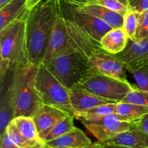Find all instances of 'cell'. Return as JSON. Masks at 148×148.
Segmentation results:
<instances>
[{
	"label": "cell",
	"instance_id": "f1b7e54d",
	"mask_svg": "<svg viewBox=\"0 0 148 148\" xmlns=\"http://www.w3.org/2000/svg\"><path fill=\"white\" fill-rule=\"evenodd\" d=\"M96 4L103 6L122 15H124L129 10V7L124 5L119 0H97Z\"/></svg>",
	"mask_w": 148,
	"mask_h": 148
},
{
	"label": "cell",
	"instance_id": "e0dca14e",
	"mask_svg": "<svg viewBox=\"0 0 148 148\" xmlns=\"http://www.w3.org/2000/svg\"><path fill=\"white\" fill-rule=\"evenodd\" d=\"M30 10L27 0H12L0 9V30L19 19L27 20Z\"/></svg>",
	"mask_w": 148,
	"mask_h": 148
},
{
	"label": "cell",
	"instance_id": "83f0119b",
	"mask_svg": "<svg viewBox=\"0 0 148 148\" xmlns=\"http://www.w3.org/2000/svg\"><path fill=\"white\" fill-rule=\"evenodd\" d=\"M148 40V10L140 13L135 40Z\"/></svg>",
	"mask_w": 148,
	"mask_h": 148
},
{
	"label": "cell",
	"instance_id": "8992f818",
	"mask_svg": "<svg viewBox=\"0 0 148 148\" xmlns=\"http://www.w3.org/2000/svg\"><path fill=\"white\" fill-rule=\"evenodd\" d=\"M35 86L43 104L59 108L75 118V113L69 98V89L42 63L36 67Z\"/></svg>",
	"mask_w": 148,
	"mask_h": 148
},
{
	"label": "cell",
	"instance_id": "d6986e66",
	"mask_svg": "<svg viewBox=\"0 0 148 148\" xmlns=\"http://www.w3.org/2000/svg\"><path fill=\"white\" fill-rule=\"evenodd\" d=\"M129 37L123 27L112 28L107 32L101 40V46L103 50L113 54L122 51L127 46Z\"/></svg>",
	"mask_w": 148,
	"mask_h": 148
},
{
	"label": "cell",
	"instance_id": "4fadbf2b",
	"mask_svg": "<svg viewBox=\"0 0 148 148\" xmlns=\"http://www.w3.org/2000/svg\"><path fill=\"white\" fill-rule=\"evenodd\" d=\"M69 98L75 116L89 111L98 106L116 102L91 93L77 87H73L69 89Z\"/></svg>",
	"mask_w": 148,
	"mask_h": 148
},
{
	"label": "cell",
	"instance_id": "d4e9b609",
	"mask_svg": "<svg viewBox=\"0 0 148 148\" xmlns=\"http://www.w3.org/2000/svg\"><path fill=\"white\" fill-rule=\"evenodd\" d=\"M6 131L8 133L10 139L14 142V144L19 148H25L27 147V146H30L31 145H33L34 143H37V142L30 141V140H28L26 138H25L22 135L21 133L20 132V131L18 130L17 127H16L14 123L13 122V121H12L10 123L8 127H7Z\"/></svg>",
	"mask_w": 148,
	"mask_h": 148
},
{
	"label": "cell",
	"instance_id": "5b68a950",
	"mask_svg": "<svg viewBox=\"0 0 148 148\" xmlns=\"http://www.w3.org/2000/svg\"><path fill=\"white\" fill-rule=\"evenodd\" d=\"M42 64L67 88H73L93 72L89 58L79 52H66Z\"/></svg>",
	"mask_w": 148,
	"mask_h": 148
},
{
	"label": "cell",
	"instance_id": "52a82bcc",
	"mask_svg": "<svg viewBox=\"0 0 148 148\" xmlns=\"http://www.w3.org/2000/svg\"><path fill=\"white\" fill-rule=\"evenodd\" d=\"M75 87L103 98L119 102L136 86L95 72Z\"/></svg>",
	"mask_w": 148,
	"mask_h": 148
},
{
	"label": "cell",
	"instance_id": "603a6c76",
	"mask_svg": "<svg viewBox=\"0 0 148 148\" xmlns=\"http://www.w3.org/2000/svg\"><path fill=\"white\" fill-rule=\"evenodd\" d=\"M75 117L67 116L64 119L59 121L57 124H55L51 130L47 133L46 137L43 139V142L49 141V140H53L55 138L60 137L66 133L69 132L71 130L75 128V126L74 124V119Z\"/></svg>",
	"mask_w": 148,
	"mask_h": 148
},
{
	"label": "cell",
	"instance_id": "74e56055",
	"mask_svg": "<svg viewBox=\"0 0 148 148\" xmlns=\"http://www.w3.org/2000/svg\"><path fill=\"white\" fill-rule=\"evenodd\" d=\"M119 1H121V3H123L124 5H126L128 7V0H119Z\"/></svg>",
	"mask_w": 148,
	"mask_h": 148
},
{
	"label": "cell",
	"instance_id": "4316f807",
	"mask_svg": "<svg viewBox=\"0 0 148 148\" xmlns=\"http://www.w3.org/2000/svg\"><path fill=\"white\" fill-rule=\"evenodd\" d=\"M137 83V87L140 90L148 91V66H143L131 72Z\"/></svg>",
	"mask_w": 148,
	"mask_h": 148
},
{
	"label": "cell",
	"instance_id": "d6a6232c",
	"mask_svg": "<svg viewBox=\"0 0 148 148\" xmlns=\"http://www.w3.org/2000/svg\"><path fill=\"white\" fill-rule=\"evenodd\" d=\"M68 2L76 6H84L88 4H96L97 0H66Z\"/></svg>",
	"mask_w": 148,
	"mask_h": 148
},
{
	"label": "cell",
	"instance_id": "ba28073f",
	"mask_svg": "<svg viewBox=\"0 0 148 148\" xmlns=\"http://www.w3.org/2000/svg\"><path fill=\"white\" fill-rule=\"evenodd\" d=\"M60 7L61 13L64 16L73 20L92 38L99 43L104 35L113 28L98 17L79 10L76 6L66 0H60Z\"/></svg>",
	"mask_w": 148,
	"mask_h": 148
},
{
	"label": "cell",
	"instance_id": "7a4b0ae2",
	"mask_svg": "<svg viewBox=\"0 0 148 148\" xmlns=\"http://www.w3.org/2000/svg\"><path fill=\"white\" fill-rule=\"evenodd\" d=\"M101 49L99 42L60 12L42 63L66 52H79L89 58Z\"/></svg>",
	"mask_w": 148,
	"mask_h": 148
},
{
	"label": "cell",
	"instance_id": "484cf974",
	"mask_svg": "<svg viewBox=\"0 0 148 148\" xmlns=\"http://www.w3.org/2000/svg\"><path fill=\"white\" fill-rule=\"evenodd\" d=\"M121 101L148 106V91L140 90L136 86L123 98Z\"/></svg>",
	"mask_w": 148,
	"mask_h": 148
},
{
	"label": "cell",
	"instance_id": "ac0fdd59",
	"mask_svg": "<svg viewBox=\"0 0 148 148\" xmlns=\"http://www.w3.org/2000/svg\"><path fill=\"white\" fill-rule=\"evenodd\" d=\"M76 7L79 10L98 17V19L109 25L113 28L123 27L124 25V15L112 11L102 5L92 4Z\"/></svg>",
	"mask_w": 148,
	"mask_h": 148
},
{
	"label": "cell",
	"instance_id": "6da1fadb",
	"mask_svg": "<svg viewBox=\"0 0 148 148\" xmlns=\"http://www.w3.org/2000/svg\"><path fill=\"white\" fill-rule=\"evenodd\" d=\"M60 0H43L30 10L26 20V46L29 63H42L56 20Z\"/></svg>",
	"mask_w": 148,
	"mask_h": 148
},
{
	"label": "cell",
	"instance_id": "9a60e30c",
	"mask_svg": "<svg viewBox=\"0 0 148 148\" xmlns=\"http://www.w3.org/2000/svg\"><path fill=\"white\" fill-rule=\"evenodd\" d=\"M104 144L118 145L131 148H148V134L132 124L130 130L120 133Z\"/></svg>",
	"mask_w": 148,
	"mask_h": 148
},
{
	"label": "cell",
	"instance_id": "ffe728a7",
	"mask_svg": "<svg viewBox=\"0 0 148 148\" xmlns=\"http://www.w3.org/2000/svg\"><path fill=\"white\" fill-rule=\"evenodd\" d=\"M148 114V106L132 103L119 101L117 103L116 115L121 121L133 122Z\"/></svg>",
	"mask_w": 148,
	"mask_h": 148
},
{
	"label": "cell",
	"instance_id": "1f68e13d",
	"mask_svg": "<svg viewBox=\"0 0 148 148\" xmlns=\"http://www.w3.org/2000/svg\"><path fill=\"white\" fill-rule=\"evenodd\" d=\"M132 123L134 126L140 128L143 131L145 132L146 133L148 134V114H146L143 117H142L140 119L137 120V121H133Z\"/></svg>",
	"mask_w": 148,
	"mask_h": 148
},
{
	"label": "cell",
	"instance_id": "30bf717a",
	"mask_svg": "<svg viewBox=\"0 0 148 148\" xmlns=\"http://www.w3.org/2000/svg\"><path fill=\"white\" fill-rule=\"evenodd\" d=\"M89 62L91 66L98 73L130 83L126 74L127 69L115 54L101 49L90 56Z\"/></svg>",
	"mask_w": 148,
	"mask_h": 148
},
{
	"label": "cell",
	"instance_id": "9c48e42d",
	"mask_svg": "<svg viewBox=\"0 0 148 148\" xmlns=\"http://www.w3.org/2000/svg\"><path fill=\"white\" fill-rule=\"evenodd\" d=\"M80 121L100 143H105L132 127V123L121 121L116 114Z\"/></svg>",
	"mask_w": 148,
	"mask_h": 148
},
{
	"label": "cell",
	"instance_id": "8d00e7d4",
	"mask_svg": "<svg viewBox=\"0 0 148 148\" xmlns=\"http://www.w3.org/2000/svg\"><path fill=\"white\" fill-rule=\"evenodd\" d=\"M12 0H0V9L2 8L3 7L7 4L8 3H10V1H12Z\"/></svg>",
	"mask_w": 148,
	"mask_h": 148
},
{
	"label": "cell",
	"instance_id": "3957f363",
	"mask_svg": "<svg viewBox=\"0 0 148 148\" xmlns=\"http://www.w3.org/2000/svg\"><path fill=\"white\" fill-rule=\"evenodd\" d=\"M0 79L9 72L29 63L26 46V20L19 19L0 30Z\"/></svg>",
	"mask_w": 148,
	"mask_h": 148
},
{
	"label": "cell",
	"instance_id": "f35d334b",
	"mask_svg": "<svg viewBox=\"0 0 148 148\" xmlns=\"http://www.w3.org/2000/svg\"><path fill=\"white\" fill-rule=\"evenodd\" d=\"M87 148H96V147H95V143H92V144L90 146H89V147H87Z\"/></svg>",
	"mask_w": 148,
	"mask_h": 148
},
{
	"label": "cell",
	"instance_id": "7402d4cb",
	"mask_svg": "<svg viewBox=\"0 0 148 148\" xmlns=\"http://www.w3.org/2000/svg\"><path fill=\"white\" fill-rule=\"evenodd\" d=\"M117 103L118 102L110 103L98 106L89 111L77 114L75 116V119H77L79 121L90 120L103 116L109 115V114H116Z\"/></svg>",
	"mask_w": 148,
	"mask_h": 148
},
{
	"label": "cell",
	"instance_id": "5bb4252c",
	"mask_svg": "<svg viewBox=\"0 0 148 148\" xmlns=\"http://www.w3.org/2000/svg\"><path fill=\"white\" fill-rule=\"evenodd\" d=\"M92 144L90 139L77 127L45 143L46 148H87Z\"/></svg>",
	"mask_w": 148,
	"mask_h": 148
},
{
	"label": "cell",
	"instance_id": "836d02e7",
	"mask_svg": "<svg viewBox=\"0 0 148 148\" xmlns=\"http://www.w3.org/2000/svg\"><path fill=\"white\" fill-rule=\"evenodd\" d=\"M95 147L96 148H131L126 146L118 145H109V144H104V143H95Z\"/></svg>",
	"mask_w": 148,
	"mask_h": 148
},
{
	"label": "cell",
	"instance_id": "2e32d148",
	"mask_svg": "<svg viewBox=\"0 0 148 148\" xmlns=\"http://www.w3.org/2000/svg\"><path fill=\"white\" fill-rule=\"evenodd\" d=\"M10 71L6 77L4 83L1 85L0 100V132L2 134L7 130L10 123L14 119V112L10 97V83L12 79Z\"/></svg>",
	"mask_w": 148,
	"mask_h": 148
},
{
	"label": "cell",
	"instance_id": "f546056e",
	"mask_svg": "<svg viewBox=\"0 0 148 148\" xmlns=\"http://www.w3.org/2000/svg\"><path fill=\"white\" fill-rule=\"evenodd\" d=\"M130 10L139 13H143L148 10V0H128Z\"/></svg>",
	"mask_w": 148,
	"mask_h": 148
},
{
	"label": "cell",
	"instance_id": "8fae6325",
	"mask_svg": "<svg viewBox=\"0 0 148 148\" xmlns=\"http://www.w3.org/2000/svg\"><path fill=\"white\" fill-rule=\"evenodd\" d=\"M115 55L130 72L148 66V40H135L129 38L125 49Z\"/></svg>",
	"mask_w": 148,
	"mask_h": 148
},
{
	"label": "cell",
	"instance_id": "277c9868",
	"mask_svg": "<svg viewBox=\"0 0 148 148\" xmlns=\"http://www.w3.org/2000/svg\"><path fill=\"white\" fill-rule=\"evenodd\" d=\"M37 66L27 63L12 71L10 83V97L14 118L20 116H32L43 104L35 86Z\"/></svg>",
	"mask_w": 148,
	"mask_h": 148
},
{
	"label": "cell",
	"instance_id": "7c38bea8",
	"mask_svg": "<svg viewBox=\"0 0 148 148\" xmlns=\"http://www.w3.org/2000/svg\"><path fill=\"white\" fill-rule=\"evenodd\" d=\"M67 116L69 115L59 108L42 104L35 111L32 118L34 120L39 136L43 141L44 137L52 127Z\"/></svg>",
	"mask_w": 148,
	"mask_h": 148
},
{
	"label": "cell",
	"instance_id": "44dd1931",
	"mask_svg": "<svg viewBox=\"0 0 148 148\" xmlns=\"http://www.w3.org/2000/svg\"><path fill=\"white\" fill-rule=\"evenodd\" d=\"M12 121L25 138L30 141L44 143L39 136L37 127L32 116H20L14 118Z\"/></svg>",
	"mask_w": 148,
	"mask_h": 148
},
{
	"label": "cell",
	"instance_id": "e575fe53",
	"mask_svg": "<svg viewBox=\"0 0 148 148\" xmlns=\"http://www.w3.org/2000/svg\"><path fill=\"white\" fill-rule=\"evenodd\" d=\"M25 148H46L45 143L43 142H37V143H34L33 145H31L30 146H27V147Z\"/></svg>",
	"mask_w": 148,
	"mask_h": 148
},
{
	"label": "cell",
	"instance_id": "d590c367",
	"mask_svg": "<svg viewBox=\"0 0 148 148\" xmlns=\"http://www.w3.org/2000/svg\"><path fill=\"white\" fill-rule=\"evenodd\" d=\"M41 1H43V0H27V7L30 10Z\"/></svg>",
	"mask_w": 148,
	"mask_h": 148
},
{
	"label": "cell",
	"instance_id": "4dcf8cb0",
	"mask_svg": "<svg viewBox=\"0 0 148 148\" xmlns=\"http://www.w3.org/2000/svg\"><path fill=\"white\" fill-rule=\"evenodd\" d=\"M0 148H19L10 139L8 133L6 131L1 134L0 138Z\"/></svg>",
	"mask_w": 148,
	"mask_h": 148
},
{
	"label": "cell",
	"instance_id": "cb8c5ba5",
	"mask_svg": "<svg viewBox=\"0 0 148 148\" xmlns=\"http://www.w3.org/2000/svg\"><path fill=\"white\" fill-rule=\"evenodd\" d=\"M140 13L130 10L124 15V25L123 28L128 35L129 38L135 40L136 33L140 22Z\"/></svg>",
	"mask_w": 148,
	"mask_h": 148
}]
</instances>
